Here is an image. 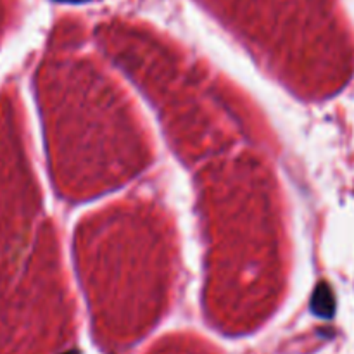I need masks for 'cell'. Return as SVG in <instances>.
<instances>
[{
  "instance_id": "cell-1",
  "label": "cell",
  "mask_w": 354,
  "mask_h": 354,
  "mask_svg": "<svg viewBox=\"0 0 354 354\" xmlns=\"http://www.w3.org/2000/svg\"><path fill=\"white\" fill-rule=\"evenodd\" d=\"M311 308L318 316H330L333 313L332 294H330V289L323 285V283L316 289L315 296H313Z\"/></svg>"
},
{
  "instance_id": "cell-2",
  "label": "cell",
  "mask_w": 354,
  "mask_h": 354,
  "mask_svg": "<svg viewBox=\"0 0 354 354\" xmlns=\"http://www.w3.org/2000/svg\"><path fill=\"white\" fill-rule=\"evenodd\" d=\"M57 2H71V4H78V2H87V0H57Z\"/></svg>"
},
{
  "instance_id": "cell-3",
  "label": "cell",
  "mask_w": 354,
  "mask_h": 354,
  "mask_svg": "<svg viewBox=\"0 0 354 354\" xmlns=\"http://www.w3.org/2000/svg\"><path fill=\"white\" fill-rule=\"evenodd\" d=\"M64 354H80L78 351H69V353H64Z\"/></svg>"
}]
</instances>
